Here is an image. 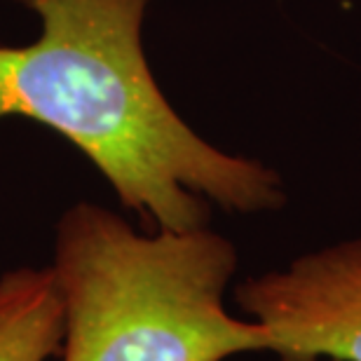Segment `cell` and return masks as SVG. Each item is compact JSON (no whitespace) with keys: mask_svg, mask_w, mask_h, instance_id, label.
<instances>
[{"mask_svg":"<svg viewBox=\"0 0 361 361\" xmlns=\"http://www.w3.org/2000/svg\"><path fill=\"white\" fill-rule=\"evenodd\" d=\"M235 300L281 361H361V237L242 281Z\"/></svg>","mask_w":361,"mask_h":361,"instance_id":"obj_3","label":"cell"},{"mask_svg":"<svg viewBox=\"0 0 361 361\" xmlns=\"http://www.w3.org/2000/svg\"><path fill=\"white\" fill-rule=\"evenodd\" d=\"M19 3L42 31L31 45H0V118L66 136L157 230L207 228L209 202L240 214L286 204L277 171L207 143L164 99L141 47L150 0Z\"/></svg>","mask_w":361,"mask_h":361,"instance_id":"obj_1","label":"cell"},{"mask_svg":"<svg viewBox=\"0 0 361 361\" xmlns=\"http://www.w3.org/2000/svg\"><path fill=\"white\" fill-rule=\"evenodd\" d=\"M237 251L209 228L141 235L99 204L71 207L54 237L63 361H223L268 350L261 324L226 310Z\"/></svg>","mask_w":361,"mask_h":361,"instance_id":"obj_2","label":"cell"},{"mask_svg":"<svg viewBox=\"0 0 361 361\" xmlns=\"http://www.w3.org/2000/svg\"><path fill=\"white\" fill-rule=\"evenodd\" d=\"M63 298L52 268L0 277V361H47L63 350Z\"/></svg>","mask_w":361,"mask_h":361,"instance_id":"obj_4","label":"cell"}]
</instances>
